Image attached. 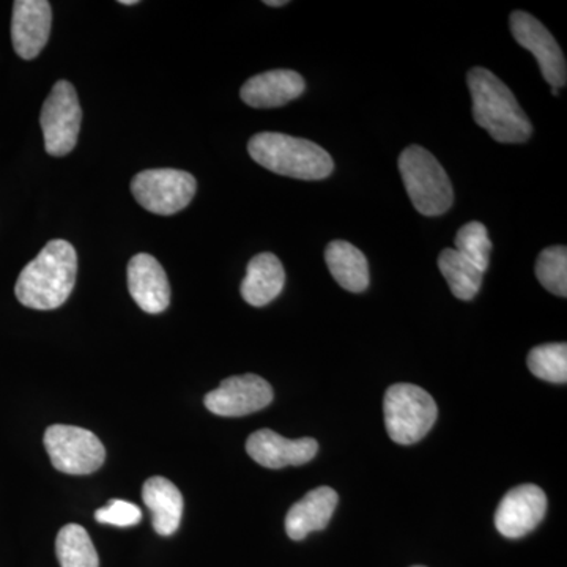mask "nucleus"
<instances>
[{
	"instance_id": "obj_1",
	"label": "nucleus",
	"mask_w": 567,
	"mask_h": 567,
	"mask_svg": "<svg viewBox=\"0 0 567 567\" xmlns=\"http://www.w3.org/2000/svg\"><path fill=\"white\" fill-rule=\"evenodd\" d=\"M78 256L65 240H52L25 265L14 286L18 300L25 308L51 311L61 308L76 284Z\"/></svg>"
},
{
	"instance_id": "obj_2",
	"label": "nucleus",
	"mask_w": 567,
	"mask_h": 567,
	"mask_svg": "<svg viewBox=\"0 0 567 567\" xmlns=\"http://www.w3.org/2000/svg\"><path fill=\"white\" fill-rule=\"evenodd\" d=\"M466 81L472 93L473 118L481 128L502 144L529 140L532 122L505 82L481 66L470 70Z\"/></svg>"
},
{
	"instance_id": "obj_3",
	"label": "nucleus",
	"mask_w": 567,
	"mask_h": 567,
	"mask_svg": "<svg viewBox=\"0 0 567 567\" xmlns=\"http://www.w3.org/2000/svg\"><path fill=\"white\" fill-rule=\"evenodd\" d=\"M248 152L265 169L298 181H323L334 169L333 158L324 148L289 134H256L249 141Z\"/></svg>"
},
{
	"instance_id": "obj_4",
	"label": "nucleus",
	"mask_w": 567,
	"mask_h": 567,
	"mask_svg": "<svg viewBox=\"0 0 567 567\" xmlns=\"http://www.w3.org/2000/svg\"><path fill=\"white\" fill-rule=\"evenodd\" d=\"M399 171L406 194L421 215L439 216L453 207V185L431 152L420 145H410L401 153Z\"/></svg>"
},
{
	"instance_id": "obj_5",
	"label": "nucleus",
	"mask_w": 567,
	"mask_h": 567,
	"mask_svg": "<svg viewBox=\"0 0 567 567\" xmlns=\"http://www.w3.org/2000/svg\"><path fill=\"white\" fill-rule=\"evenodd\" d=\"M388 435L402 446L415 445L434 427L439 409L434 398L412 383H395L383 399Z\"/></svg>"
},
{
	"instance_id": "obj_6",
	"label": "nucleus",
	"mask_w": 567,
	"mask_h": 567,
	"mask_svg": "<svg viewBox=\"0 0 567 567\" xmlns=\"http://www.w3.org/2000/svg\"><path fill=\"white\" fill-rule=\"evenodd\" d=\"M51 464L66 475H91L102 468L106 450L99 436L76 425L54 424L44 432Z\"/></svg>"
},
{
	"instance_id": "obj_7",
	"label": "nucleus",
	"mask_w": 567,
	"mask_h": 567,
	"mask_svg": "<svg viewBox=\"0 0 567 567\" xmlns=\"http://www.w3.org/2000/svg\"><path fill=\"white\" fill-rule=\"evenodd\" d=\"M82 111L76 91L69 81H59L43 104L40 125L44 148L52 156H65L80 137Z\"/></svg>"
},
{
	"instance_id": "obj_8",
	"label": "nucleus",
	"mask_w": 567,
	"mask_h": 567,
	"mask_svg": "<svg viewBox=\"0 0 567 567\" xmlns=\"http://www.w3.org/2000/svg\"><path fill=\"white\" fill-rule=\"evenodd\" d=\"M196 189V178L178 169L144 171L132 182L133 196L142 208L163 216L188 207Z\"/></svg>"
},
{
	"instance_id": "obj_9",
	"label": "nucleus",
	"mask_w": 567,
	"mask_h": 567,
	"mask_svg": "<svg viewBox=\"0 0 567 567\" xmlns=\"http://www.w3.org/2000/svg\"><path fill=\"white\" fill-rule=\"evenodd\" d=\"M509 28L514 39L522 48L535 55L544 80L551 89H561L566 85V59L561 48L554 39L546 25L536 20L527 11H514L509 17Z\"/></svg>"
},
{
	"instance_id": "obj_10",
	"label": "nucleus",
	"mask_w": 567,
	"mask_h": 567,
	"mask_svg": "<svg viewBox=\"0 0 567 567\" xmlns=\"http://www.w3.org/2000/svg\"><path fill=\"white\" fill-rule=\"evenodd\" d=\"M274 390L262 377L245 374L229 377L205 395L204 404L213 415L238 417L267 409L274 402Z\"/></svg>"
},
{
	"instance_id": "obj_11",
	"label": "nucleus",
	"mask_w": 567,
	"mask_h": 567,
	"mask_svg": "<svg viewBox=\"0 0 567 567\" xmlns=\"http://www.w3.org/2000/svg\"><path fill=\"white\" fill-rule=\"evenodd\" d=\"M547 496L535 484L511 488L496 507L495 527L507 539L527 536L544 520Z\"/></svg>"
},
{
	"instance_id": "obj_12",
	"label": "nucleus",
	"mask_w": 567,
	"mask_h": 567,
	"mask_svg": "<svg viewBox=\"0 0 567 567\" xmlns=\"http://www.w3.org/2000/svg\"><path fill=\"white\" fill-rule=\"evenodd\" d=\"M52 24L51 3L47 0H17L11 17V41L24 61H32L47 47Z\"/></svg>"
},
{
	"instance_id": "obj_13",
	"label": "nucleus",
	"mask_w": 567,
	"mask_h": 567,
	"mask_svg": "<svg viewBox=\"0 0 567 567\" xmlns=\"http://www.w3.org/2000/svg\"><path fill=\"white\" fill-rule=\"evenodd\" d=\"M246 453L265 468L279 470L284 466L308 464L319 453L315 439L289 440L270 429L254 432L246 442Z\"/></svg>"
},
{
	"instance_id": "obj_14",
	"label": "nucleus",
	"mask_w": 567,
	"mask_h": 567,
	"mask_svg": "<svg viewBox=\"0 0 567 567\" xmlns=\"http://www.w3.org/2000/svg\"><path fill=\"white\" fill-rule=\"evenodd\" d=\"M128 290L136 305L148 315H159L171 303L166 271L151 254H136L130 260Z\"/></svg>"
},
{
	"instance_id": "obj_15",
	"label": "nucleus",
	"mask_w": 567,
	"mask_h": 567,
	"mask_svg": "<svg viewBox=\"0 0 567 567\" xmlns=\"http://www.w3.org/2000/svg\"><path fill=\"white\" fill-rule=\"evenodd\" d=\"M305 89L303 76L297 71L271 70L246 81L240 96L248 106L256 110H271L300 99Z\"/></svg>"
},
{
	"instance_id": "obj_16",
	"label": "nucleus",
	"mask_w": 567,
	"mask_h": 567,
	"mask_svg": "<svg viewBox=\"0 0 567 567\" xmlns=\"http://www.w3.org/2000/svg\"><path fill=\"white\" fill-rule=\"evenodd\" d=\"M338 502L339 495L328 486L317 487L306 494L287 513V536L292 540H303L309 533L327 528Z\"/></svg>"
},
{
	"instance_id": "obj_17",
	"label": "nucleus",
	"mask_w": 567,
	"mask_h": 567,
	"mask_svg": "<svg viewBox=\"0 0 567 567\" xmlns=\"http://www.w3.org/2000/svg\"><path fill=\"white\" fill-rule=\"evenodd\" d=\"M286 284V271L281 260L271 252L252 257L241 282V297L246 303L262 308L281 295Z\"/></svg>"
},
{
	"instance_id": "obj_18",
	"label": "nucleus",
	"mask_w": 567,
	"mask_h": 567,
	"mask_svg": "<svg viewBox=\"0 0 567 567\" xmlns=\"http://www.w3.org/2000/svg\"><path fill=\"white\" fill-rule=\"evenodd\" d=\"M142 499L151 509L153 528L159 536H173L181 527L183 495L174 483L163 476H153L142 487Z\"/></svg>"
},
{
	"instance_id": "obj_19",
	"label": "nucleus",
	"mask_w": 567,
	"mask_h": 567,
	"mask_svg": "<svg viewBox=\"0 0 567 567\" xmlns=\"http://www.w3.org/2000/svg\"><path fill=\"white\" fill-rule=\"evenodd\" d=\"M328 270L342 289L361 293L369 287L368 259L357 246L336 240L324 251Z\"/></svg>"
},
{
	"instance_id": "obj_20",
	"label": "nucleus",
	"mask_w": 567,
	"mask_h": 567,
	"mask_svg": "<svg viewBox=\"0 0 567 567\" xmlns=\"http://www.w3.org/2000/svg\"><path fill=\"white\" fill-rule=\"evenodd\" d=\"M439 268L445 276L451 292L458 300L470 301L480 292L484 274L454 248H447L439 257Z\"/></svg>"
},
{
	"instance_id": "obj_21",
	"label": "nucleus",
	"mask_w": 567,
	"mask_h": 567,
	"mask_svg": "<svg viewBox=\"0 0 567 567\" xmlns=\"http://www.w3.org/2000/svg\"><path fill=\"white\" fill-rule=\"evenodd\" d=\"M55 554L61 567H100L91 536L81 525L69 524L59 532Z\"/></svg>"
},
{
	"instance_id": "obj_22",
	"label": "nucleus",
	"mask_w": 567,
	"mask_h": 567,
	"mask_svg": "<svg viewBox=\"0 0 567 567\" xmlns=\"http://www.w3.org/2000/svg\"><path fill=\"white\" fill-rule=\"evenodd\" d=\"M528 368L537 379L550 383L567 382V346L544 344L537 346L528 354Z\"/></svg>"
},
{
	"instance_id": "obj_23",
	"label": "nucleus",
	"mask_w": 567,
	"mask_h": 567,
	"mask_svg": "<svg viewBox=\"0 0 567 567\" xmlns=\"http://www.w3.org/2000/svg\"><path fill=\"white\" fill-rule=\"evenodd\" d=\"M536 276L544 289L566 298L567 295V249L566 246H550L537 257Z\"/></svg>"
},
{
	"instance_id": "obj_24",
	"label": "nucleus",
	"mask_w": 567,
	"mask_h": 567,
	"mask_svg": "<svg viewBox=\"0 0 567 567\" xmlns=\"http://www.w3.org/2000/svg\"><path fill=\"white\" fill-rule=\"evenodd\" d=\"M456 251L470 260L477 270L486 274L492 241L483 223L472 221L461 227L456 237Z\"/></svg>"
},
{
	"instance_id": "obj_25",
	"label": "nucleus",
	"mask_w": 567,
	"mask_h": 567,
	"mask_svg": "<svg viewBox=\"0 0 567 567\" xmlns=\"http://www.w3.org/2000/svg\"><path fill=\"white\" fill-rule=\"evenodd\" d=\"M95 520L114 527H134L142 520L140 507L123 499H111L106 506L95 513Z\"/></svg>"
},
{
	"instance_id": "obj_26",
	"label": "nucleus",
	"mask_w": 567,
	"mask_h": 567,
	"mask_svg": "<svg viewBox=\"0 0 567 567\" xmlns=\"http://www.w3.org/2000/svg\"><path fill=\"white\" fill-rule=\"evenodd\" d=\"M265 6L284 7V6H287V2H286V0H265Z\"/></svg>"
},
{
	"instance_id": "obj_27",
	"label": "nucleus",
	"mask_w": 567,
	"mask_h": 567,
	"mask_svg": "<svg viewBox=\"0 0 567 567\" xmlns=\"http://www.w3.org/2000/svg\"><path fill=\"white\" fill-rule=\"evenodd\" d=\"M122 6H136L137 0H121Z\"/></svg>"
},
{
	"instance_id": "obj_28",
	"label": "nucleus",
	"mask_w": 567,
	"mask_h": 567,
	"mask_svg": "<svg viewBox=\"0 0 567 567\" xmlns=\"http://www.w3.org/2000/svg\"><path fill=\"white\" fill-rule=\"evenodd\" d=\"M413 567H425V566H413Z\"/></svg>"
}]
</instances>
